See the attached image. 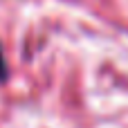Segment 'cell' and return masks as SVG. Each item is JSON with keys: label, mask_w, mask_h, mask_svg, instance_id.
Masks as SVG:
<instances>
[{"label": "cell", "mask_w": 128, "mask_h": 128, "mask_svg": "<svg viewBox=\"0 0 128 128\" xmlns=\"http://www.w3.org/2000/svg\"><path fill=\"white\" fill-rule=\"evenodd\" d=\"M9 79V65H7V58H4V52H2V45H0V86Z\"/></svg>", "instance_id": "cell-1"}]
</instances>
